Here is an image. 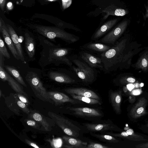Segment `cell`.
Segmentation results:
<instances>
[{
    "instance_id": "1",
    "label": "cell",
    "mask_w": 148,
    "mask_h": 148,
    "mask_svg": "<svg viewBox=\"0 0 148 148\" xmlns=\"http://www.w3.org/2000/svg\"><path fill=\"white\" fill-rule=\"evenodd\" d=\"M142 46L137 41L132 40L129 34H125L113 46L101 53L103 70L109 73L130 69L133 58L144 49Z\"/></svg>"
},
{
    "instance_id": "2",
    "label": "cell",
    "mask_w": 148,
    "mask_h": 148,
    "mask_svg": "<svg viewBox=\"0 0 148 148\" xmlns=\"http://www.w3.org/2000/svg\"><path fill=\"white\" fill-rule=\"evenodd\" d=\"M42 49L40 53L38 63L42 68L53 64L59 66L64 64L71 66L72 63L68 56L71 49L62 48L60 45H55L40 35L38 37Z\"/></svg>"
},
{
    "instance_id": "3",
    "label": "cell",
    "mask_w": 148,
    "mask_h": 148,
    "mask_svg": "<svg viewBox=\"0 0 148 148\" xmlns=\"http://www.w3.org/2000/svg\"><path fill=\"white\" fill-rule=\"evenodd\" d=\"M28 26L41 35L53 40L56 38H59L71 44L77 41L79 39V37L56 27L37 25Z\"/></svg>"
},
{
    "instance_id": "4",
    "label": "cell",
    "mask_w": 148,
    "mask_h": 148,
    "mask_svg": "<svg viewBox=\"0 0 148 148\" xmlns=\"http://www.w3.org/2000/svg\"><path fill=\"white\" fill-rule=\"evenodd\" d=\"M25 79L37 98L44 101L54 104L53 102L49 98L47 91L43 86L37 73L32 71H28Z\"/></svg>"
},
{
    "instance_id": "5",
    "label": "cell",
    "mask_w": 148,
    "mask_h": 148,
    "mask_svg": "<svg viewBox=\"0 0 148 148\" xmlns=\"http://www.w3.org/2000/svg\"><path fill=\"white\" fill-rule=\"evenodd\" d=\"M48 114L68 136L77 138L79 135L80 129L68 119L51 112H49Z\"/></svg>"
},
{
    "instance_id": "6",
    "label": "cell",
    "mask_w": 148,
    "mask_h": 148,
    "mask_svg": "<svg viewBox=\"0 0 148 148\" xmlns=\"http://www.w3.org/2000/svg\"><path fill=\"white\" fill-rule=\"evenodd\" d=\"M72 62L77 66H73L74 71L83 82L90 83L95 79L96 75L92 68L86 63L77 59H72Z\"/></svg>"
},
{
    "instance_id": "7",
    "label": "cell",
    "mask_w": 148,
    "mask_h": 148,
    "mask_svg": "<svg viewBox=\"0 0 148 148\" xmlns=\"http://www.w3.org/2000/svg\"><path fill=\"white\" fill-rule=\"evenodd\" d=\"M129 23L127 20L122 21L98 42L114 45L125 30Z\"/></svg>"
},
{
    "instance_id": "8",
    "label": "cell",
    "mask_w": 148,
    "mask_h": 148,
    "mask_svg": "<svg viewBox=\"0 0 148 148\" xmlns=\"http://www.w3.org/2000/svg\"><path fill=\"white\" fill-rule=\"evenodd\" d=\"M0 77L3 81H7L8 84L16 92L23 94L28 98L27 94L24 91L20 85L5 70L4 66L0 65Z\"/></svg>"
},
{
    "instance_id": "9",
    "label": "cell",
    "mask_w": 148,
    "mask_h": 148,
    "mask_svg": "<svg viewBox=\"0 0 148 148\" xmlns=\"http://www.w3.org/2000/svg\"><path fill=\"white\" fill-rule=\"evenodd\" d=\"M25 45L29 61L35 60L36 42L34 37L28 31H25Z\"/></svg>"
},
{
    "instance_id": "10",
    "label": "cell",
    "mask_w": 148,
    "mask_h": 148,
    "mask_svg": "<svg viewBox=\"0 0 148 148\" xmlns=\"http://www.w3.org/2000/svg\"><path fill=\"white\" fill-rule=\"evenodd\" d=\"M143 51L139 55V57L131 66L135 70H141L144 73L148 72V46L144 47Z\"/></svg>"
},
{
    "instance_id": "11",
    "label": "cell",
    "mask_w": 148,
    "mask_h": 148,
    "mask_svg": "<svg viewBox=\"0 0 148 148\" xmlns=\"http://www.w3.org/2000/svg\"><path fill=\"white\" fill-rule=\"evenodd\" d=\"M0 31L5 42L14 58L16 60H20L18 53L8 32L6 26L2 23L1 20L0 22Z\"/></svg>"
},
{
    "instance_id": "12",
    "label": "cell",
    "mask_w": 148,
    "mask_h": 148,
    "mask_svg": "<svg viewBox=\"0 0 148 148\" xmlns=\"http://www.w3.org/2000/svg\"><path fill=\"white\" fill-rule=\"evenodd\" d=\"M147 103V101L145 98L142 97L139 98L130 110V115L131 116L136 119L145 114Z\"/></svg>"
},
{
    "instance_id": "13",
    "label": "cell",
    "mask_w": 148,
    "mask_h": 148,
    "mask_svg": "<svg viewBox=\"0 0 148 148\" xmlns=\"http://www.w3.org/2000/svg\"><path fill=\"white\" fill-rule=\"evenodd\" d=\"M73 114L79 116L97 117L102 116L101 113L97 109L87 107L69 108Z\"/></svg>"
},
{
    "instance_id": "14",
    "label": "cell",
    "mask_w": 148,
    "mask_h": 148,
    "mask_svg": "<svg viewBox=\"0 0 148 148\" xmlns=\"http://www.w3.org/2000/svg\"><path fill=\"white\" fill-rule=\"evenodd\" d=\"M81 58L91 67L99 69L102 71L103 67L101 59L100 58L85 52L80 53Z\"/></svg>"
},
{
    "instance_id": "15",
    "label": "cell",
    "mask_w": 148,
    "mask_h": 148,
    "mask_svg": "<svg viewBox=\"0 0 148 148\" xmlns=\"http://www.w3.org/2000/svg\"><path fill=\"white\" fill-rule=\"evenodd\" d=\"M48 96L56 106L60 105L65 103H73L75 101L66 94L57 91H47Z\"/></svg>"
},
{
    "instance_id": "16",
    "label": "cell",
    "mask_w": 148,
    "mask_h": 148,
    "mask_svg": "<svg viewBox=\"0 0 148 148\" xmlns=\"http://www.w3.org/2000/svg\"><path fill=\"white\" fill-rule=\"evenodd\" d=\"M6 26L8 32L18 53L20 60L23 63H26V62L25 60L23 51L21 44L19 41L18 35L11 25L7 24Z\"/></svg>"
},
{
    "instance_id": "17",
    "label": "cell",
    "mask_w": 148,
    "mask_h": 148,
    "mask_svg": "<svg viewBox=\"0 0 148 148\" xmlns=\"http://www.w3.org/2000/svg\"><path fill=\"white\" fill-rule=\"evenodd\" d=\"M64 90L67 93L88 97L99 100L97 95L93 91L82 88H66Z\"/></svg>"
},
{
    "instance_id": "18",
    "label": "cell",
    "mask_w": 148,
    "mask_h": 148,
    "mask_svg": "<svg viewBox=\"0 0 148 148\" xmlns=\"http://www.w3.org/2000/svg\"><path fill=\"white\" fill-rule=\"evenodd\" d=\"M105 133L114 137H120L134 141L147 140L143 136L135 133L133 130L130 128L129 129L126 131L123 132L119 133H114L111 132H107Z\"/></svg>"
},
{
    "instance_id": "19",
    "label": "cell",
    "mask_w": 148,
    "mask_h": 148,
    "mask_svg": "<svg viewBox=\"0 0 148 148\" xmlns=\"http://www.w3.org/2000/svg\"><path fill=\"white\" fill-rule=\"evenodd\" d=\"M109 93L110 100L114 110L117 114H121V105L122 101V91H112Z\"/></svg>"
},
{
    "instance_id": "20",
    "label": "cell",
    "mask_w": 148,
    "mask_h": 148,
    "mask_svg": "<svg viewBox=\"0 0 148 148\" xmlns=\"http://www.w3.org/2000/svg\"><path fill=\"white\" fill-rule=\"evenodd\" d=\"M85 125L87 129L92 132L117 131V129L114 125L112 124L104 123L102 124L86 123Z\"/></svg>"
},
{
    "instance_id": "21",
    "label": "cell",
    "mask_w": 148,
    "mask_h": 148,
    "mask_svg": "<svg viewBox=\"0 0 148 148\" xmlns=\"http://www.w3.org/2000/svg\"><path fill=\"white\" fill-rule=\"evenodd\" d=\"M62 138L66 145L63 147L67 148H87V143L73 137L64 136Z\"/></svg>"
},
{
    "instance_id": "22",
    "label": "cell",
    "mask_w": 148,
    "mask_h": 148,
    "mask_svg": "<svg viewBox=\"0 0 148 148\" xmlns=\"http://www.w3.org/2000/svg\"><path fill=\"white\" fill-rule=\"evenodd\" d=\"M117 21V19H114L105 23L95 33L91 38V39L95 40H98L110 30Z\"/></svg>"
},
{
    "instance_id": "23",
    "label": "cell",
    "mask_w": 148,
    "mask_h": 148,
    "mask_svg": "<svg viewBox=\"0 0 148 148\" xmlns=\"http://www.w3.org/2000/svg\"><path fill=\"white\" fill-rule=\"evenodd\" d=\"M48 76L50 79L59 83L71 84L75 82V80L69 76L56 71L49 72L48 73Z\"/></svg>"
},
{
    "instance_id": "24",
    "label": "cell",
    "mask_w": 148,
    "mask_h": 148,
    "mask_svg": "<svg viewBox=\"0 0 148 148\" xmlns=\"http://www.w3.org/2000/svg\"><path fill=\"white\" fill-rule=\"evenodd\" d=\"M83 48L90 51L101 53L106 51L111 47L101 43H88L84 45Z\"/></svg>"
},
{
    "instance_id": "25",
    "label": "cell",
    "mask_w": 148,
    "mask_h": 148,
    "mask_svg": "<svg viewBox=\"0 0 148 148\" xmlns=\"http://www.w3.org/2000/svg\"><path fill=\"white\" fill-rule=\"evenodd\" d=\"M28 116L30 119H34L40 124L45 130L46 131H51V129L49 124L41 114L34 111L30 113Z\"/></svg>"
},
{
    "instance_id": "26",
    "label": "cell",
    "mask_w": 148,
    "mask_h": 148,
    "mask_svg": "<svg viewBox=\"0 0 148 148\" xmlns=\"http://www.w3.org/2000/svg\"><path fill=\"white\" fill-rule=\"evenodd\" d=\"M5 69L20 84L26 87L27 85L23 79L17 69L13 66L8 65H4Z\"/></svg>"
},
{
    "instance_id": "27",
    "label": "cell",
    "mask_w": 148,
    "mask_h": 148,
    "mask_svg": "<svg viewBox=\"0 0 148 148\" xmlns=\"http://www.w3.org/2000/svg\"><path fill=\"white\" fill-rule=\"evenodd\" d=\"M5 102L7 106L15 114H19V108L16 101L13 93H10V96L4 97Z\"/></svg>"
},
{
    "instance_id": "28",
    "label": "cell",
    "mask_w": 148,
    "mask_h": 148,
    "mask_svg": "<svg viewBox=\"0 0 148 148\" xmlns=\"http://www.w3.org/2000/svg\"><path fill=\"white\" fill-rule=\"evenodd\" d=\"M116 79L120 84L123 85L133 83L136 81V79L130 73L121 74L118 76Z\"/></svg>"
},
{
    "instance_id": "29",
    "label": "cell",
    "mask_w": 148,
    "mask_h": 148,
    "mask_svg": "<svg viewBox=\"0 0 148 148\" xmlns=\"http://www.w3.org/2000/svg\"><path fill=\"white\" fill-rule=\"evenodd\" d=\"M90 134L93 137L104 141L112 143H117L119 141L114 136L109 134H97L92 132H90Z\"/></svg>"
},
{
    "instance_id": "30",
    "label": "cell",
    "mask_w": 148,
    "mask_h": 148,
    "mask_svg": "<svg viewBox=\"0 0 148 148\" xmlns=\"http://www.w3.org/2000/svg\"><path fill=\"white\" fill-rule=\"evenodd\" d=\"M71 95L74 99L80 100L90 104H101L99 100L88 97L71 94Z\"/></svg>"
},
{
    "instance_id": "31",
    "label": "cell",
    "mask_w": 148,
    "mask_h": 148,
    "mask_svg": "<svg viewBox=\"0 0 148 148\" xmlns=\"http://www.w3.org/2000/svg\"><path fill=\"white\" fill-rule=\"evenodd\" d=\"M19 109L27 114H29L30 111L28 108L27 105L21 101L18 98L16 93H13Z\"/></svg>"
},
{
    "instance_id": "32",
    "label": "cell",
    "mask_w": 148,
    "mask_h": 148,
    "mask_svg": "<svg viewBox=\"0 0 148 148\" xmlns=\"http://www.w3.org/2000/svg\"><path fill=\"white\" fill-rule=\"evenodd\" d=\"M0 55L5 57L8 59H10V56L8 52L3 40L0 36Z\"/></svg>"
},
{
    "instance_id": "33",
    "label": "cell",
    "mask_w": 148,
    "mask_h": 148,
    "mask_svg": "<svg viewBox=\"0 0 148 148\" xmlns=\"http://www.w3.org/2000/svg\"><path fill=\"white\" fill-rule=\"evenodd\" d=\"M109 15H115L117 16H123L128 13L127 10L121 8H115L110 12H107Z\"/></svg>"
},
{
    "instance_id": "34",
    "label": "cell",
    "mask_w": 148,
    "mask_h": 148,
    "mask_svg": "<svg viewBox=\"0 0 148 148\" xmlns=\"http://www.w3.org/2000/svg\"><path fill=\"white\" fill-rule=\"evenodd\" d=\"M24 121L29 126L32 127L38 130H41L40 124L36 121L31 119H26Z\"/></svg>"
},
{
    "instance_id": "35",
    "label": "cell",
    "mask_w": 148,
    "mask_h": 148,
    "mask_svg": "<svg viewBox=\"0 0 148 148\" xmlns=\"http://www.w3.org/2000/svg\"><path fill=\"white\" fill-rule=\"evenodd\" d=\"M110 147L98 143L91 142L87 145V148H110Z\"/></svg>"
},
{
    "instance_id": "36",
    "label": "cell",
    "mask_w": 148,
    "mask_h": 148,
    "mask_svg": "<svg viewBox=\"0 0 148 148\" xmlns=\"http://www.w3.org/2000/svg\"><path fill=\"white\" fill-rule=\"evenodd\" d=\"M19 99L25 103L27 106L29 104V101L27 97L24 95L17 92L16 93Z\"/></svg>"
},
{
    "instance_id": "37",
    "label": "cell",
    "mask_w": 148,
    "mask_h": 148,
    "mask_svg": "<svg viewBox=\"0 0 148 148\" xmlns=\"http://www.w3.org/2000/svg\"><path fill=\"white\" fill-rule=\"evenodd\" d=\"M62 7L64 9L68 8L72 3V0H62Z\"/></svg>"
},
{
    "instance_id": "38",
    "label": "cell",
    "mask_w": 148,
    "mask_h": 148,
    "mask_svg": "<svg viewBox=\"0 0 148 148\" xmlns=\"http://www.w3.org/2000/svg\"><path fill=\"white\" fill-rule=\"evenodd\" d=\"M25 141L27 144L31 146L36 148H39L40 147L35 143L27 139H25Z\"/></svg>"
},
{
    "instance_id": "39",
    "label": "cell",
    "mask_w": 148,
    "mask_h": 148,
    "mask_svg": "<svg viewBox=\"0 0 148 148\" xmlns=\"http://www.w3.org/2000/svg\"><path fill=\"white\" fill-rule=\"evenodd\" d=\"M135 147L136 148H148V142L138 144L136 145Z\"/></svg>"
},
{
    "instance_id": "40",
    "label": "cell",
    "mask_w": 148,
    "mask_h": 148,
    "mask_svg": "<svg viewBox=\"0 0 148 148\" xmlns=\"http://www.w3.org/2000/svg\"><path fill=\"white\" fill-rule=\"evenodd\" d=\"M6 0H0V7L2 10H3Z\"/></svg>"
},
{
    "instance_id": "41",
    "label": "cell",
    "mask_w": 148,
    "mask_h": 148,
    "mask_svg": "<svg viewBox=\"0 0 148 148\" xmlns=\"http://www.w3.org/2000/svg\"><path fill=\"white\" fill-rule=\"evenodd\" d=\"M148 18V6L146 8V11L145 15L144 16V18L146 19ZM147 36H148V30L147 32Z\"/></svg>"
},
{
    "instance_id": "42",
    "label": "cell",
    "mask_w": 148,
    "mask_h": 148,
    "mask_svg": "<svg viewBox=\"0 0 148 148\" xmlns=\"http://www.w3.org/2000/svg\"><path fill=\"white\" fill-rule=\"evenodd\" d=\"M133 94H134V95H138V94H139V91L137 90H135L133 92Z\"/></svg>"
},
{
    "instance_id": "43",
    "label": "cell",
    "mask_w": 148,
    "mask_h": 148,
    "mask_svg": "<svg viewBox=\"0 0 148 148\" xmlns=\"http://www.w3.org/2000/svg\"><path fill=\"white\" fill-rule=\"evenodd\" d=\"M12 5V3L11 2H9L7 4V6L8 8H11Z\"/></svg>"
},
{
    "instance_id": "44",
    "label": "cell",
    "mask_w": 148,
    "mask_h": 148,
    "mask_svg": "<svg viewBox=\"0 0 148 148\" xmlns=\"http://www.w3.org/2000/svg\"><path fill=\"white\" fill-rule=\"evenodd\" d=\"M57 0H48V1H55Z\"/></svg>"
},
{
    "instance_id": "45",
    "label": "cell",
    "mask_w": 148,
    "mask_h": 148,
    "mask_svg": "<svg viewBox=\"0 0 148 148\" xmlns=\"http://www.w3.org/2000/svg\"><path fill=\"white\" fill-rule=\"evenodd\" d=\"M147 127H148V123L147 124Z\"/></svg>"
}]
</instances>
